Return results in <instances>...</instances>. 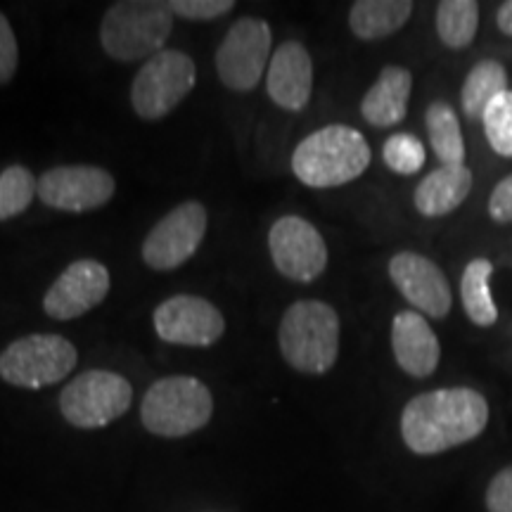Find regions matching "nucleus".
Instances as JSON below:
<instances>
[{"instance_id":"f257e3e1","label":"nucleus","mask_w":512,"mask_h":512,"mask_svg":"<svg viewBox=\"0 0 512 512\" xmlns=\"http://www.w3.org/2000/svg\"><path fill=\"white\" fill-rule=\"evenodd\" d=\"M489 425V403L470 387L418 394L401 413V437L415 456H439L477 439Z\"/></svg>"},{"instance_id":"f03ea898","label":"nucleus","mask_w":512,"mask_h":512,"mask_svg":"<svg viewBox=\"0 0 512 512\" xmlns=\"http://www.w3.org/2000/svg\"><path fill=\"white\" fill-rule=\"evenodd\" d=\"M370 157V145L361 131L332 124L297 145L292 171L309 188H337L361 176L370 166Z\"/></svg>"},{"instance_id":"7ed1b4c3","label":"nucleus","mask_w":512,"mask_h":512,"mask_svg":"<svg viewBox=\"0 0 512 512\" xmlns=\"http://www.w3.org/2000/svg\"><path fill=\"white\" fill-rule=\"evenodd\" d=\"M280 351L287 366L306 375H325L339 356V316L330 304L302 299L280 320Z\"/></svg>"},{"instance_id":"20e7f679","label":"nucleus","mask_w":512,"mask_h":512,"mask_svg":"<svg viewBox=\"0 0 512 512\" xmlns=\"http://www.w3.org/2000/svg\"><path fill=\"white\" fill-rule=\"evenodd\" d=\"M174 29L169 3L157 0H119L110 5L100 24L102 50L119 62H138L162 53Z\"/></svg>"},{"instance_id":"39448f33","label":"nucleus","mask_w":512,"mask_h":512,"mask_svg":"<svg viewBox=\"0 0 512 512\" xmlns=\"http://www.w3.org/2000/svg\"><path fill=\"white\" fill-rule=\"evenodd\" d=\"M214 415V396L197 377L174 375L157 380L145 392L140 420L150 434L181 439L207 427Z\"/></svg>"},{"instance_id":"423d86ee","label":"nucleus","mask_w":512,"mask_h":512,"mask_svg":"<svg viewBox=\"0 0 512 512\" xmlns=\"http://www.w3.org/2000/svg\"><path fill=\"white\" fill-rule=\"evenodd\" d=\"M79 363L76 347L62 335L19 337L0 354V377L12 387L36 389L62 382Z\"/></svg>"},{"instance_id":"0eeeda50","label":"nucleus","mask_w":512,"mask_h":512,"mask_svg":"<svg viewBox=\"0 0 512 512\" xmlns=\"http://www.w3.org/2000/svg\"><path fill=\"white\" fill-rule=\"evenodd\" d=\"M133 401V387L112 370H86L60 394V411L79 430H100L119 420Z\"/></svg>"},{"instance_id":"6e6552de","label":"nucleus","mask_w":512,"mask_h":512,"mask_svg":"<svg viewBox=\"0 0 512 512\" xmlns=\"http://www.w3.org/2000/svg\"><path fill=\"white\" fill-rule=\"evenodd\" d=\"M197 83V67L181 50H162L140 67L131 86V105L140 119L159 121L174 112Z\"/></svg>"},{"instance_id":"1a4fd4ad","label":"nucleus","mask_w":512,"mask_h":512,"mask_svg":"<svg viewBox=\"0 0 512 512\" xmlns=\"http://www.w3.org/2000/svg\"><path fill=\"white\" fill-rule=\"evenodd\" d=\"M271 48L273 31L268 22L256 17L238 19L216 50V72L223 86L235 93L254 91L271 62Z\"/></svg>"},{"instance_id":"9d476101","label":"nucleus","mask_w":512,"mask_h":512,"mask_svg":"<svg viewBox=\"0 0 512 512\" xmlns=\"http://www.w3.org/2000/svg\"><path fill=\"white\" fill-rule=\"evenodd\" d=\"M207 233V209L202 202H183L171 209L143 242L145 264L155 271H174L200 249Z\"/></svg>"},{"instance_id":"9b49d317","label":"nucleus","mask_w":512,"mask_h":512,"mask_svg":"<svg viewBox=\"0 0 512 512\" xmlns=\"http://www.w3.org/2000/svg\"><path fill=\"white\" fill-rule=\"evenodd\" d=\"M268 249L280 275L294 283H313L328 268V245L323 235L299 216H283L273 223Z\"/></svg>"},{"instance_id":"f8f14e48","label":"nucleus","mask_w":512,"mask_h":512,"mask_svg":"<svg viewBox=\"0 0 512 512\" xmlns=\"http://www.w3.org/2000/svg\"><path fill=\"white\" fill-rule=\"evenodd\" d=\"M114 190V176L100 166H55L38 178L36 195L50 209L83 214L105 207Z\"/></svg>"},{"instance_id":"ddd939ff","label":"nucleus","mask_w":512,"mask_h":512,"mask_svg":"<svg viewBox=\"0 0 512 512\" xmlns=\"http://www.w3.org/2000/svg\"><path fill=\"white\" fill-rule=\"evenodd\" d=\"M157 337L178 347H211L226 332L221 311L195 294H176L155 309L152 316Z\"/></svg>"},{"instance_id":"4468645a","label":"nucleus","mask_w":512,"mask_h":512,"mask_svg":"<svg viewBox=\"0 0 512 512\" xmlns=\"http://www.w3.org/2000/svg\"><path fill=\"white\" fill-rule=\"evenodd\" d=\"M110 271L95 259H79L64 268L43 297V311L55 320H72L102 304L110 294Z\"/></svg>"},{"instance_id":"2eb2a0df","label":"nucleus","mask_w":512,"mask_h":512,"mask_svg":"<svg viewBox=\"0 0 512 512\" xmlns=\"http://www.w3.org/2000/svg\"><path fill=\"white\" fill-rule=\"evenodd\" d=\"M389 278L415 311L430 318H446L451 311L453 294L444 271L427 256L399 252L389 261Z\"/></svg>"},{"instance_id":"dca6fc26","label":"nucleus","mask_w":512,"mask_h":512,"mask_svg":"<svg viewBox=\"0 0 512 512\" xmlns=\"http://www.w3.org/2000/svg\"><path fill=\"white\" fill-rule=\"evenodd\" d=\"M266 88L271 100L287 112H302L313 93V62L302 43L287 41L271 55Z\"/></svg>"},{"instance_id":"f3484780","label":"nucleus","mask_w":512,"mask_h":512,"mask_svg":"<svg viewBox=\"0 0 512 512\" xmlns=\"http://www.w3.org/2000/svg\"><path fill=\"white\" fill-rule=\"evenodd\" d=\"M392 349L403 373L418 380L430 377L439 366V339L422 313H396L392 320Z\"/></svg>"},{"instance_id":"a211bd4d","label":"nucleus","mask_w":512,"mask_h":512,"mask_svg":"<svg viewBox=\"0 0 512 512\" xmlns=\"http://www.w3.org/2000/svg\"><path fill=\"white\" fill-rule=\"evenodd\" d=\"M413 91V74L406 67H384L368 93L363 95L361 114L368 124L389 128L401 124L408 114V100Z\"/></svg>"},{"instance_id":"6ab92c4d","label":"nucleus","mask_w":512,"mask_h":512,"mask_svg":"<svg viewBox=\"0 0 512 512\" xmlns=\"http://www.w3.org/2000/svg\"><path fill=\"white\" fill-rule=\"evenodd\" d=\"M470 190L472 171L465 164L439 166L418 183L413 202L425 219H439L456 211L467 200Z\"/></svg>"},{"instance_id":"aec40b11","label":"nucleus","mask_w":512,"mask_h":512,"mask_svg":"<svg viewBox=\"0 0 512 512\" xmlns=\"http://www.w3.org/2000/svg\"><path fill=\"white\" fill-rule=\"evenodd\" d=\"M411 15V0H358L351 5L349 27L361 41H382L396 34Z\"/></svg>"},{"instance_id":"412c9836","label":"nucleus","mask_w":512,"mask_h":512,"mask_svg":"<svg viewBox=\"0 0 512 512\" xmlns=\"http://www.w3.org/2000/svg\"><path fill=\"white\" fill-rule=\"evenodd\" d=\"M510 91L508 72L501 62L482 60L465 76L463 91H460V107L470 121H484V114L498 95Z\"/></svg>"},{"instance_id":"4be33fe9","label":"nucleus","mask_w":512,"mask_h":512,"mask_svg":"<svg viewBox=\"0 0 512 512\" xmlns=\"http://www.w3.org/2000/svg\"><path fill=\"white\" fill-rule=\"evenodd\" d=\"M494 264L489 259H472L465 266L460 280V299H463L465 316L479 328H491L498 320V309L489 290V278Z\"/></svg>"},{"instance_id":"5701e85b","label":"nucleus","mask_w":512,"mask_h":512,"mask_svg":"<svg viewBox=\"0 0 512 512\" xmlns=\"http://www.w3.org/2000/svg\"><path fill=\"white\" fill-rule=\"evenodd\" d=\"M425 126L441 166H458L465 162V138L451 105L432 102L425 112Z\"/></svg>"},{"instance_id":"b1692460","label":"nucleus","mask_w":512,"mask_h":512,"mask_svg":"<svg viewBox=\"0 0 512 512\" xmlns=\"http://www.w3.org/2000/svg\"><path fill=\"white\" fill-rule=\"evenodd\" d=\"M434 24H437V34L444 46L463 50L477 36L479 3L475 0H441Z\"/></svg>"},{"instance_id":"393cba45","label":"nucleus","mask_w":512,"mask_h":512,"mask_svg":"<svg viewBox=\"0 0 512 512\" xmlns=\"http://www.w3.org/2000/svg\"><path fill=\"white\" fill-rule=\"evenodd\" d=\"M38 178L22 164H12L0 174V221L15 219L31 207Z\"/></svg>"},{"instance_id":"a878e982","label":"nucleus","mask_w":512,"mask_h":512,"mask_svg":"<svg viewBox=\"0 0 512 512\" xmlns=\"http://www.w3.org/2000/svg\"><path fill=\"white\" fill-rule=\"evenodd\" d=\"M382 159L394 174L399 176H413L425 166L427 152L425 145L411 133H396L384 143L382 147Z\"/></svg>"},{"instance_id":"bb28decb","label":"nucleus","mask_w":512,"mask_h":512,"mask_svg":"<svg viewBox=\"0 0 512 512\" xmlns=\"http://www.w3.org/2000/svg\"><path fill=\"white\" fill-rule=\"evenodd\" d=\"M482 126L496 155L512 157V91L501 93L491 102Z\"/></svg>"},{"instance_id":"cd10ccee","label":"nucleus","mask_w":512,"mask_h":512,"mask_svg":"<svg viewBox=\"0 0 512 512\" xmlns=\"http://www.w3.org/2000/svg\"><path fill=\"white\" fill-rule=\"evenodd\" d=\"M233 8V0H171L169 3V10L174 15L195 19V22H209V19L228 15Z\"/></svg>"},{"instance_id":"c85d7f7f","label":"nucleus","mask_w":512,"mask_h":512,"mask_svg":"<svg viewBox=\"0 0 512 512\" xmlns=\"http://www.w3.org/2000/svg\"><path fill=\"white\" fill-rule=\"evenodd\" d=\"M19 64V48L8 17L0 12V86L12 81Z\"/></svg>"},{"instance_id":"c756f323","label":"nucleus","mask_w":512,"mask_h":512,"mask_svg":"<svg viewBox=\"0 0 512 512\" xmlns=\"http://www.w3.org/2000/svg\"><path fill=\"white\" fill-rule=\"evenodd\" d=\"M484 503L489 512H512V465L503 467L486 486Z\"/></svg>"},{"instance_id":"7c9ffc66","label":"nucleus","mask_w":512,"mask_h":512,"mask_svg":"<svg viewBox=\"0 0 512 512\" xmlns=\"http://www.w3.org/2000/svg\"><path fill=\"white\" fill-rule=\"evenodd\" d=\"M489 216L496 223H512V174L498 181L494 192H491Z\"/></svg>"},{"instance_id":"2f4dec72","label":"nucleus","mask_w":512,"mask_h":512,"mask_svg":"<svg viewBox=\"0 0 512 512\" xmlns=\"http://www.w3.org/2000/svg\"><path fill=\"white\" fill-rule=\"evenodd\" d=\"M496 24L505 36H512V0H508V3H503L501 8H498Z\"/></svg>"}]
</instances>
